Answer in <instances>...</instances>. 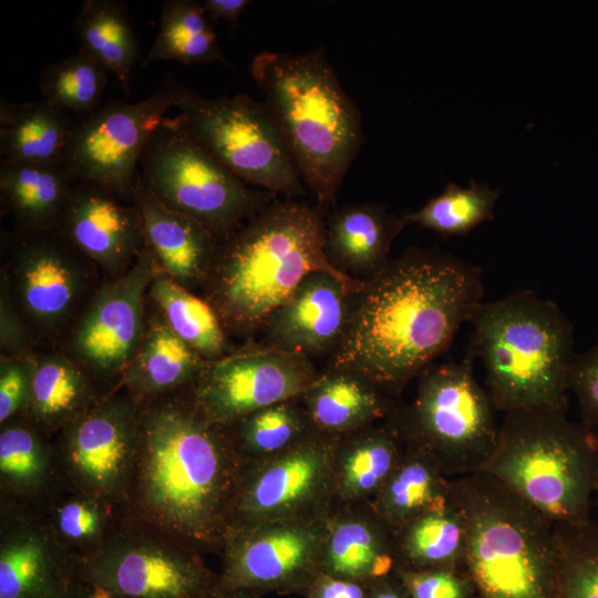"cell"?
<instances>
[{
	"label": "cell",
	"mask_w": 598,
	"mask_h": 598,
	"mask_svg": "<svg viewBox=\"0 0 598 598\" xmlns=\"http://www.w3.org/2000/svg\"><path fill=\"white\" fill-rule=\"evenodd\" d=\"M244 461L188 388L137 401V440L123 517L196 551L221 546Z\"/></svg>",
	"instance_id": "obj_2"
},
{
	"label": "cell",
	"mask_w": 598,
	"mask_h": 598,
	"mask_svg": "<svg viewBox=\"0 0 598 598\" xmlns=\"http://www.w3.org/2000/svg\"><path fill=\"white\" fill-rule=\"evenodd\" d=\"M340 437L315 430L276 455L244 462L227 529L326 515Z\"/></svg>",
	"instance_id": "obj_13"
},
{
	"label": "cell",
	"mask_w": 598,
	"mask_h": 598,
	"mask_svg": "<svg viewBox=\"0 0 598 598\" xmlns=\"http://www.w3.org/2000/svg\"><path fill=\"white\" fill-rule=\"evenodd\" d=\"M107 74L101 63L79 51L47 66L39 87L43 100L56 110L85 116L101 106Z\"/></svg>",
	"instance_id": "obj_39"
},
{
	"label": "cell",
	"mask_w": 598,
	"mask_h": 598,
	"mask_svg": "<svg viewBox=\"0 0 598 598\" xmlns=\"http://www.w3.org/2000/svg\"><path fill=\"white\" fill-rule=\"evenodd\" d=\"M70 598H123L102 587L79 580Z\"/></svg>",
	"instance_id": "obj_49"
},
{
	"label": "cell",
	"mask_w": 598,
	"mask_h": 598,
	"mask_svg": "<svg viewBox=\"0 0 598 598\" xmlns=\"http://www.w3.org/2000/svg\"><path fill=\"white\" fill-rule=\"evenodd\" d=\"M206 362L155 309L147 312L144 338L118 385L136 401L154 399L188 388Z\"/></svg>",
	"instance_id": "obj_28"
},
{
	"label": "cell",
	"mask_w": 598,
	"mask_h": 598,
	"mask_svg": "<svg viewBox=\"0 0 598 598\" xmlns=\"http://www.w3.org/2000/svg\"><path fill=\"white\" fill-rule=\"evenodd\" d=\"M319 374L308 357L248 341L207 361L188 392L208 422L228 425L259 409L300 398Z\"/></svg>",
	"instance_id": "obj_16"
},
{
	"label": "cell",
	"mask_w": 598,
	"mask_h": 598,
	"mask_svg": "<svg viewBox=\"0 0 598 598\" xmlns=\"http://www.w3.org/2000/svg\"><path fill=\"white\" fill-rule=\"evenodd\" d=\"M174 106L195 137L250 186L283 198L307 188L266 103L247 94L206 99L179 85Z\"/></svg>",
	"instance_id": "obj_10"
},
{
	"label": "cell",
	"mask_w": 598,
	"mask_h": 598,
	"mask_svg": "<svg viewBox=\"0 0 598 598\" xmlns=\"http://www.w3.org/2000/svg\"><path fill=\"white\" fill-rule=\"evenodd\" d=\"M327 213L300 198L275 199L219 241L200 287L229 337L251 341L269 316L316 271L355 290L364 281L334 269L324 254Z\"/></svg>",
	"instance_id": "obj_3"
},
{
	"label": "cell",
	"mask_w": 598,
	"mask_h": 598,
	"mask_svg": "<svg viewBox=\"0 0 598 598\" xmlns=\"http://www.w3.org/2000/svg\"><path fill=\"white\" fill-rule=\"evenodd\" d=\"M557 598H598V524L555 525Z\"/></svg>",
	"instance_id": "obj_40"
},
{
	"label": "cell",
	"mask_w": 598,
	"mask_h": 598,
	"mask_svg": "<svg viewBox=\"0 0 598 598\" xmlns=\"http://www.w3.org/2000/svg\"><path fill=\"white\" fill-rule=\"evenodd\" d=\"M405 451L406 444L393 414L340 437L332 464V497L349 503L372 502Z\"/></svg>",
	"instance_id": "obj_25"
},
{
	"label": "cell",
	"mask_w": 598,
	"mask_h": 598,
	"mask_svg": "<svg viewBox=\"0 0 598 598\" xmlns=\"http://www.w3.org/2000/svg\"><path fill=\"white\" fill-rule=\"evenodd\" d=\"M148 298L172 331L204 360H217L236 349L213 307L159 267L150 285Z\"/></svg>",
	"instance_id": "obj_33"
},
{
	"label": "cell",
	"mask_w": 598,
	"mask_h": 598,
	"mask_svg": "<svg viewBox=\"0 0 598 598\" xmlns=\"http://www.w3.org/2000/svg\"><path fill=\"white\" fill-rule=\"evenodd\" d=\"M76 181L65 163L0 164L1 204L16 231H58Z\"/></svg>",
	"instance_id": "obj_26"
},
{
	"label": "cell",
	"mask_w": 598,
	"mask_h": 598,
	"mask_svg": "<svg viewBox=\"0 0 598 598\" xmlns=\"http://www.w3.org/2000/svg\"><path fill=\"white\" fill-rule=\"evenodd\" d=\"M58 231L110 279L127 271L146 246L136 205L84 179L74 184Z\"/></svg>",
	"instance_id": "obj_20"
},
{
	"label": "cell",
	"mask_w": 598,
	"mask_h": 598,
	"mask_svg": "<svg viewBox=\"0 0 598 598\" xmlns=\"http://www.w3.org/2000/svg\"><path fill=\"white\" fill-rule=\"evenodd\" d=\"M465 522V569L478 598H557L555 525L485 472L452 478Z\"/></svg>",
	"instance_id": "obj_6"
},
{
	"label": "cell",
	"mask_w": 598,
	"mask_h": 598,
	"mask_svg": "<svg viewBox=\"0 0 598 598\" xmlns=\"http://www.w3.org/2000/svg\"><path fill=\"white\" fill-rule=\"evenodd\" d=\"M466 529L452 498L413 519L394 534L398 567L408 569L465 568Z\"/></svg>",
	"instance_id": "obj_32"
},
{
	"label": "cell",
	"mask_w": 598,
	"mask_h": 598,
	"mask_svg": "<svg viewBox=\"0 0 598 598\" xmlns=\"http://www.w3.org/2000/svg\"><path fill=\"white\" fill-rule=\"evenodd\" d=\"M11 245L4 280L33 339L65 334L99 288L97 267L59 231H16Z\"/></svg>",
	"instance_id": "obj_12"
},
{
	"label": "cell",
	"mask_w": 598,
	"mask_h": 598,
	"mask_svg": "<svg viewBox=\"0 0 598 598\" xmlns=\"http://www.w3.org/2000/svg\"><path fill=\"white\" fill-rule=\"evenodd\" d=\"M295 400L259 409L221 425L244 462L276 455L315 431L305 408Z\"/></svg>",
	"instance_id": "obj_36"
},
{
	"label": "cell",
	"mask_w": 598,
	"mask_h": 598,
	"mask_svg": "<svg viewBox=\"0 0 598 598\" xmlns=\"http://www.w3.org/2000/svg\"><path fill=\"white\" fill-rule=\"evenodd\" d=\"M483 295L480 267L410 247L364 281L328 369L355 372L394 399L448 349Z\"/></svg>",
	"instance_id": "obj_1"
},
{
	"label": "cell",
	"mask_w": 598,
	"mask_h": 598,
	"mask_svg": "<svg viewBox=\"0 0 598 598\" xmlns=\"http://www.w3.org/2000/svg\"><path fill=\"white\" fill-rule=\"evenodd\" d=\"M474 357L470 348L461 361L430 365L417 377L411 403L393 413L406 446L451 478L478 472L498 436L497 411L474 375Z\"/></svg>",
	"instance_id": "obj_9"
},
{
	"label": "cell",
	"mask_w": 598,
	"mask_h": 598,
	"mask_svg": "<svg viewBox=\"0 0 598 598\" xmlns=\"http://www.w3.org/2000/svg\"><path fill=\"white\" fill-rule=\"evenodd\" d=\"M31 382V359L1 355L0 423L24 410Z\"/></svg>",
	"instance_id": "obj_44"
},
{
	"label": "cell",
	"mask_w": 598,
	"mask_h": 598,
	"mask_svg": "<svg viewBox=\"0 0 598 598\" xmlns=\"http://www.w3.org/2000/svg\"><path fill=\"white\" fill-rule=\"evenodd\" d=\"M569 390L577 398L581 422L598 432V340L587 351L576 353Z\"/></svg>",
	"instance_id": "obj_43"
},
{
	"label": "cell",
	"mask_w": 598,
	"mask_h": 598,
	"mask_svg": "<svg viewBox=\"0 0 598 598\" xmlns=\"http://www.w3.org/2000/svg\"><path fill=\"white\" fill-rule=\"evenodd\" d=\"M327 514L226 530L219 596L306 590L320 573Z\"/></svg>",
	"instance_id": "obj_17"
},
{
	"label": "cell",
	"mask_w": 598,
	"mask_h": 598,
	"mask_svg": "<svg viewBox=\"0 0 598 598\" xmlns=\"http://www.w3.org/2000/svg\"><path fill=\"white\" fill-rule=\"evenodd\" d=\"M158 267L146 245L127 271L95 290L65 333L66 354L93 381L120 384L146 331V298Z\"/></svg>",
	"instance_id": "obj_15"
},
{
	"label": "cell",
	"mask_w": 598,
	"mask_h": 598,
	"mask_svg": "<svg viewBox=\"0 0 598 598\" xmlns=\"http://www.w3.org/2000/svg\"><path fill=\"white\" fill-rule=\"evenodd\" d=\"M75 31L80 51L114 74L128 94L132 71L142 54L124 2L84 1L75 20Z\"/></svg>",
	"instance_id": "obj_34"
},
{
	"label": "cell",
	"mask_w": 598,
	"mask_h": 598,
	"mask_svg": "<svg viewBox=\"0 0 598 598\" xmlns=\"http://www.w3.org/2000/svg\"><path fill=\"white\" fill-rule=\"evenodd\" d=\"M480 471L499 480L554 525H580L591 519L592 497L598 495V434L566 413H506L495 448Z\"/></svg>",
	"instance_id": "obj_7"
},
{
	"label": "cell",
	"mask_w": 598,
	"mask_h": 598,
	"mask_svg": "<svg viewBox=\"0 0 598 598\" xmlns=\"http://www.w3.org/2000/svg\"><path fill=\"white\" fill-rule=\"evenodd\" d=\"M394 574L410 598H473L475 587L465 568L408 569Z\"/></svg>",
	"instance_id": "obj_42"
},
{
	"label": "cell",
	"mask_w": 598,
	"mask_h": 598,
	"mask_svg": "<svg viewBox=\"0 0 598 598\" xmlns=\"http://www.w3.org/2000/svg\"><path fill=\"white\" fill-rule=\"evenodd\" d=\"M316 431L346 436L389 419L394 399L367 378L348 370L327 369L300 396Z\"/></svg>",
	"instance_id": "obj_24"
},
{
	"label": "cell",
	"mask_w": 598,
	"mask_h": 598,
	"mask_svg": "<svg viewBox=\"0 0 598 598\" xmlns=\"http://www.w3.org/2000/svg\"><path fill=\"white\" fill-rule=\"evenodd\" d=\"M69 485V484H68ZM71 492L53 498L45 524L54 539L75 561L95 549L118 526L122 514L103 501L70 486Z\"/></svg>",
	"instance_id": "obj_37"
},
{
	"label": "cell",
	"mask_w": 598,
	"mask_h": 598,
	"mask_svg": "<svg viewBox=\"0 0 598 598\" xmlns=\"http://www.w3.org/2000/svg\"><path fill=\"white\" fill-rule=\"evenodd\" d=\"M359 290L326 271L308 275L269 316L261 343L308 358L340 346Z\"/></svg>",
	"instance_id": "obj_19"
},
{
	"label": "cell",
	"mask_w": 598,
	"mask_h": 598,
	"mask_svg": "<svg viewBox=\"0 0 598 598\" xmlns=\"http://www.w3.org/2000/svg\"><path fill=\"white\" fill-rule=\"evenodd\" d=\"M75 565L79 580L123 598L219 597V576L205 567L198 551L124 517Z\"/></svg>",
	"instance_id": "obj_11"
},
{
	"label": "cell",
	"mask_w": 598,
	"mask_h": 598,
	"mask_svg": "<svg viewBox=\"0 0 598 598\" xmlns=\"http://www.w3.org/2000/svg\"><path fill=\"white\" fill-rule=\"evenodd\" d=\"M203 7L208 19L213 21L224 20L236 25L240 14L248 7V0H205Z\"/></svg>",
	"instance_id": "obj_47"
},
{
	"label": "cell",
	"mask_w": 598,
	"mask_h": 598,
	"mask_svg": "<svg viewBox=\"0 0 598 598\" xmlns=\"http://www.w3.org/2000/svg\"><path fill=\"white\" fill-rule=\"evenodd\" d=\"M395 575V574H394ZM369 598H410L401 581L395 575H390L379 580L370 582Z\"/></svg>",
	"instance_id": "obj_48"
},
{
	"label": "cell",
	"mask_w": 598,
	"mask_h": 598,
	"mask_svg": "<svg viewBox=\"0 0 598 598\" xmlns=\"http://www.w3.org/2000/svg\"><path fill=\"white\" fill-rule=\"evenodd\" d=\"M406 226L380 204L333 208L326 217L324 254L338 271L365 281L388 261L393 240Z\"/></svg>",
	"instance_id": "obj_23"
},
{
	"label": "cell",
	"mask_w": 598,
	"mask_h": 598,
	"mask_svg": "<svg viewBox=\"0 0 598 598\" xmlns=\"http://www.w3.org/2000/svg\"><path fill=\"white\" fill-rule=\"evenodd\" d=\"M368 584L319 573L306 591L310 598H369Z\"/></svg>",
	"instance_id": "obj_46"
},
{
	"label": "cell",
	"mask_w": 598,
	"mask_h": 598,
	"mask_svg": "<svg viewBox=\"0 0 598 598\" xmlns=\"http://www.w3.org/2000/svg\"><path fill=\"white\" fill-rule=\"evenodd\" d=\"M137 440V401L109 394L61 429L58 460L73 488L123 515Z\"/></svg>",
	"instance_id": "obj_18"
},
{
	"label": "cell",
	"mask_w": 598,
	"mask_h": 598,
	"mask_svg": "<svg viewBox=\"0 0 598 598\" xmlns=\"http://www.w3.org/2000/svg\"><path fill=\"white\" fill-rule=\"evenodd\" d=\"M31 423L10 424L0 434V473L18 489L42 486L49 471V453Z\"/></svg>",
	"instance_id": "obj_41"
},
{
	"label": "cell",
	"mask_w": 598,
	"mask_h": 598,
	"mask_svg": "<svg viewBox=\"0 0 598 598\" xmlns=\"http://www.w3.org/2000/svg\"><path fill=\"white\" fill-rule=\"evenodd\" d=\"M138 174L161 203L198 221L220 241L278 198L238 178L195 137L179 113L165 116L155 128Z\"/></svg>",
	"instance_id": "obj_8"
},
{
	"label": "cell",
	"mask_w": 598,
	"mask_h": 598,
	"mask_svg": "<svg viewBox=\"0 0 598 598\" xmlns=\"http://www.w3.org/2000/svg\"><path fill=\"white\" fill-rule=\"evenodd\" d=\"M470 323V348L483 363L497 412H567L576 353L573 324L558 305L519 290L483 301Z\"/></svg>",
	"instance_id": "obj_5"
},
{
	"label": "cell",
	"mask_w": 598,
	"mask_h": 598,
	"mask_svg": "<svg viewBox=\"0 0 598 598\" xmlns=\"http://www.w3.org/2000/svg\"><path fill=\"white\" fill-rule=\"evenodd\" d=\"M452 478L424 453L406 446L400 463L371 502V511L394 535L451 499Z\"/></svg>",
	"instance_id": "obj_31"
},
{
	"label": "cell",
	"mask_w": 598,
	"mask_h": 598,
	"mask_svg": "<svg viewBox=\"0 0 598 598\" xmlns=\"http://www.w3.org/2000/svg\"><path fill=\"white\" fill-rule=\"evenodd\" d=\"M395 565L394 535L372 511L327 517L320 573L372 582Z\"/></svg>",
	"instance_id": "obj_27"
},
{
	"label": "cell",
	"mask_w": 598,
	"mask_h": 598,
	"mask_svg": "<svg viewBox=\"0 0 598 598\" xmlns=\"http://www.w3.org/2000/svg\"><path fill=\"white\" fill-rule=\"evenodd\" d=\"M250 73L262 91L306 188L326 213L362 143L361 115L323 48L293 54L264 51Z\"/></svg>",
	"instance_id": "obj_4"
},
{
	"label": "cell",
	"mask_w": 598,
	"mask_h": 598,
	"mask_svg": "<svg viewBox=\"0 0 598 598\" xmlns=\"http://www.w3.org/2000/svg\"><path fill=\"white\" fill-rule=\"evenodd\" d=\"M218 598H254L250 592L246 591H234L220 595Z\"/></svg>",
	"instance_id": "obj_50"
},
{
	"label": "cell",
	"mask_w": 598,
	"mask_h": 598,
	"mask_svg": "<svg viewBox=\"0 0 598 598\" xmlns=\"http://www.w3.org/2000/svg\"><path fill=\"white\" fill-rule=\"evenodd\" d=\"M74 123L44 100L0 103V164L64 163Z\"/></svg>",
	"instance_id": "obj_30"
},
{
	"label": "cell",
	"mask_w": 598,
	"mask_h": 598,
	"mask_svg": "<svg viewBox=\"0 0 598 598\" xmlns=\"http://www.w3.org/2000/svg\"><path fill=\"white\" fill-rule=\"evenodd\" d=\"M501 190L471 179L468 187L448 183L442 193L402 218L443 236H463L482 223L494 218Z\"/></svg>",
	"instance_id": "obj_38"
},
{
	"label": "cell",
	"mask_w": 598,
	"mask_h": 598,
	"mask_svg": "<svg viewBox=\"0 0 598 598\" xmlns=\"http://www.w3.org/2000/svg\"><path fill=\"white\" fill-rule=\"evenodd\" d=\"M158 61H178L184 64L218 62L229 65L202 2H163L158 33L141 66Z\"/></svg>",
	"instance_id": "obj_35"
},
{
	"label": "cell",
	"mask_w": 598,
	"mask_h": 598,
	"mask_svg": "<svg viewBox=\"0 0 598 598\" xmlns=\"http://www.w3.org/2000/svg\"><path fill=\"white\" fill-rule=\"evenodd\" d=\"M33 337L17 310L8 285L2 278L0 296V346L1 355L31 359Z\"/></svg>",
	"instance_id": "obj_45"
},
{
	"label": "cell",
	"mask_w": 598,
	"mask_h": 598,
	"mask_svg": "<svg viewBox=\"0 0 598 598\" xmlns=\"http://www.w3.org/2000/svg\"><path fill=\"white\" fill-rule=\"evenodd\" d=\"M16 520L1 539L0 598H70L75 560L45 524Z\"/></svg>",
	"instance_id": "obj_21"
},
{
	"label": "cell",
	"mask_w": 598,
	"mask_h": 598,
	"mask_svg": "<svg viewBox=\"0 0 598 598\" xmlns=\"http://www.w3.org/2000/svg\"><path fill=\"white\" fill-rule=\"evenodd\" d=\"M99 400L92 378L66 353L31 358V382L24 411L35 429L61 430Z\"/></svg>",
	"instance_id": "obj_29"
},
{
	"label": "cell",
	"mask_w": 598,
	"mask_h": 598,
	"mask_svg": "<svg viewBox=\"0 0 598 598\" xmlns=\"http://www.w3.org/2000/svg\"><path fill=\"white\" fill-rule=\"evenodd\" d=\"M598 496V495H597Z\"/></svg>",
	"instance_id": "obj_51"
},
{
	"label": "cell",
	"mask_w": 598,
	"mask_h": 598,
	"mask_svg": "<svg viewBox=\"0 0 598 598\" xmlns=\"http://www.w3.org/2000/svg\"><path fill=\"white\" fill-rule=\"evenodd\" d=\"M177 87L169 79L143 101L113 100L75 122L64 158L73 176L134 204L142 154L166 111L174 106Z\"/></svg>",
	"instance_id": "obj_14"
},
{
	"label": "cell",
	"mask_w": 598,
	"mask_h": 598,
	"mask_svg": "<svg viewBox=\"0 0 598 598\" xmlns=\"http://www.w3.org/2000/svg\"><path fill=\"white\" fill-rule=\"evenodd\" d=\"M134 204L142 217L146 245L161 270L186 289H200L220 240L198 221L161 203L140 174Z\"/></svg>",
	"instance_id": "obj_22"
}]
</instances>
